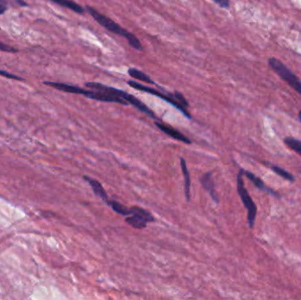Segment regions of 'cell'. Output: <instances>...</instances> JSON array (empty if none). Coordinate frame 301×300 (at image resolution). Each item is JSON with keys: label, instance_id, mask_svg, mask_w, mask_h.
<instances>
[{"label": "cell", "instance_id": "cell-1", "mask_svg": "<svg viewBox=\"0 0 301 300\" xmlns=\"http://www.w3.org/2000/svg\"><path fill=\"white\" fill-rule=\"evenodd\" d=\"M85 11H88V13L98 22L99 25L107 29V31L124 38L126 41H128L130 46L133 48L134 50L143 51L144 48L141 41L134 34H132V32L128 31L126 28H122V26H120L118 23L114 22L113 19H110V17H107L103 13H100L94 7L85 6Z\"/></svg>", "mask_w": 301, "mask_h": 300}, {"label": "cell", "instance_id": "cell-2", "mask_svg": "<svg viewBox=\"0 0 301 300\" xmlns=\"http://www.w3.org/2000/svg\"><path fill=\"white\" fill-rule=\"evenodd\" d=\"M44 84H46L48 87H50V88L59 90V91L68 93V94H79V95H82V96L91 99V100H99V101H102V102L121 104L123 106L129 105V103L126 102L125 100H122L121 98L117 97L116 95L110 94V93L98 91V90H94V89L87 90V89L79 88L77 85L66 84V83H62V82L44 81Z\"/></svg>", "mask_w": 301, "mask_h": 300}, {"label": "cell", "instance_id": "cell-3", "mask_svg": "<svg viewBox=\"0 0 301 300\" xmlns=\"http://www.w3.org/2000/svg\"><path fill=\"white\" fill-rule=\"evenodd\" d=\"M127 84H129L131 88H134L136 90L144 92L146 94H152V95H154L156 97L162 99L166 102L171 104L172 106H175L176 109L179 110L180 112L182 113L183 116H185L187 118H192L191 114L188 111L189 104H188V100L184 97V95L182 93L178 91L171 93V92H166L165 90H164V92H160L158 89L150 88L147 85H144V84H140L138 82L133 81V80L127 81Z\"/></svg>", "mask_w": 301, "mask_h": 300}, {"label": "cell", "instance_id": "cell-4", "mask_svg": "<svg viewBox=\"0 0 301 300\" xmlns=\"http://www.w3.org/2000/svg\"><path fill=\"white\" fill-rule=\"evenodd\" d=\"M85 87L88 88H90V89H94V90H98V91H102L114 94L117 97L125 100L126 102L129 103V105L135 106L136 109L140 110L144 114H146L152 118L157 119V116L155 115V113L153 110H150L144 102H142L141 100H138V98L135 97L134 95L128 94L125 91H122V90H120L118 88H112V87L106 85V84H101V83H97V82H88V83H85Z\"/></svg>", "mask_w": 301, "mask_h": 300}, {"label": "cell", "instance_id": "cell-5", "mask_svg": "<svg viewBox=\"0 0 301 300\" xmlns=\"http://www.w3.org/2000/svg\"><path fill=\"white\" fill-rule=\"evenodd\" d=\"M243 175H244V169H241L237 175V191H238L239 197H241L242 203L248 211L247 216H248V226L249 228L253 229L256 214H257V206L254 203L247 188H245Z\"/></svg>", "mask_w": 301, "mask_h": 300}, {"label": "cell", "instance_id": "cell-6", "mask_svg": "<svg viewBox=\"0 0 301 300\" xmlns=\"http://www.w3.org/2000/svg\"><path fill=\"white\" fill-rule=\"evenodd\" d=\"M268 63L284 81L286 82L293 90L301 94V80L294 72H292V70L289 69L285 63L276 57L269 58Z\"/></svg>", "mask_w": 301, "mask_h": 300}, {"label": "cell", "instance_id": "cell-7", "mask_svg": "<svg viewBox=\"0 0 301 300\" xmlns=\"http://www.w3.org/2000/svg\"><path fill=\"white\" fill-rule=\"evenodd\" d=\"M133 212L132 215L127 216L125 221L127 224L132 225L133 228L144 229L146 227L147 223L154 222V216L152 213L141 207L133 206Z\"/></svg>", "mask_w": 301, "mask_h": 300}, {"label": "cell", "instance_id": "cell-8", "mask_svg": "<svg viewBox=\"0 0 301 300\" xmlns=\"http://www.w3.org/2000/svg\"><path fill=\"white\" fill-rule=\"evenodd\" d=\"M155 125L157 126L161 132H163L165 134L169 136L174 139L181 141L182 143L188 144H190L192 143V141L188 137H186L185 135L182 134V132L177 131L176 128H174L172 126L168 125L166 123H163V122H157V121L155 122Z\"/></svg>", "mask_w": 301, "mask_h": 300}, {"label": "cell", "instance_id": "cell-9", "mask_svg": "<svg viewBox=\"0 0 301 300\" xmlns=\"http://www.w3.org/2000/svg\"><path fill=\"white\" fill-rule=\"evenodd\" d=\"M201 184L203 185L204 189L207 191L212 200L216 203H220V198L217 194L216 189H215V184H214L213 179H212V174L211 173H206L204 174L200 178Z\"/></svg>", "mask_w": 301, "mask_h": 300}, {"label": "cell", "instance_id": "cell-10", "mask_svg": "<svg viewBox=\"0 0 301 300\" xmlns=\"http://www.w3.org/2000/svg\"><path fill=\"white\" fill-rule=\"evenodd\" d=\"M244 175L247 177V178L253 184L258 188V189H260V190L264 191V192H266V193H269V194L271 195L273 197H280V195L276 192V191L272 189L271 188H269L268 186H267L265 183H264V181L262 180V179L259 178L257 177L256 175L253 174V173L249 172V171H246L244 170Z\"/></svg>", "mask_w": 301, "mask_h": 300}, {"label": "cell", "instance_id": "cell-11", "mask_svg": "<svg viewBox=\"0 0 301 300\" xmlns=\"http://www.w3.org/2000/svg\"><path fill=\"white\" fill-rule=\"evenodd\" d=\"M83 178L91 186L94 195L100 198L101 200H103L105 203H107L109 201V196H107L106 190L104 189L103 186L100 184V182L95 179L90 178L88 176H83Z\"/></svg>", "mask_w": 301, "mask_h": 300}, {"label": "cell", "instance_id": "cell-12", "mask_svg": "<svg viewBox=\"0 0 301 300\" xmlns=\"http://www.w3.org/2000/svg\"><path fill=\"white\" fill-rule=\"evenodd\" d=\"M50 1L52 3L57 4L60 7H66L67 9L71 10L72 12L79 13V14H83L85 12V8L72 0H50Z\"/></svg>", "mask_w": 301, "mask_h": 300}, {"label": "cell", "instance_id": "cell-13", "mask_svg": "<svg viewBox=\"0 0 301 300\" xmlns=\"http://www.w3.org/2000/svg\"><path fill=\"white\" fill-rule=\"evenodd\" d=\"M181 167H182V175L184 179V193H185L186 199L188 202L190 201V175L187 167V163L183 158H181Z\"/></svg>", "mask_w": 301, "mask_h": 300}, {"label": "cell", "instance_id": "cell-14", "mask_svg": "<svg viewBox=\"0 0 301 300\" xmlns=\"http://www.w3.org/2000/svg\"><path fill=\"white\" fill-rule=\"evenodd\" d=\"M128 74L132 78H135L138 81L144 82V83H146V84L157 85V84L152 79L150 76H148L146 73H144V72H142V71L137 69V68H130V69H128Z\"/></svg>", "mask_w": 301, "mask_h": 300}, {"label": "cell", "instance_id": "cell-15", "mask_svg": "<svg viewBox=\"0 0 301 300\" xmlns=\"http://www.w3.org/2000/svg\"><path fill=\"white\" fill-rule=\"evenodd\" d=\"M106 203L113 209L114 211H116L117 214H120L122 216H130L133 212L132 207V208H128V207L122 205V203H118L116 201L109 200Z\"/></svg>", "mask_w": 301, "mask_h": 300}, {"label": "cell", "instance_id": "cell-16", "mask_svg": "<svg viewBox=\"0 0 301 300\" xmlns=\"http://www.w3.org/2000/svg\"><path fill=\"white\" fill-rule=\"evenodd\" d=\"M266 166H269L273 172L276 173V175L282 177L283 179H285L286 181H288L290 182H295V177L293 175L289 173L288 171H286V169L283 168L281 166H276V165H273V164H270V163H265Z\"/></svg>", "mask_w": 301, "mask_h": 300}, {"label": "cell", "instance_id": "cell-17", "mask_svg": "<svg viewBox=\"0 0 301 300\" xmlns=\"http://www.w3.org/2000/svg\"><path fill=\"white\" fill-rule=\"evenodd\" d=\"M284 142L291 150L294 151L295 153L301 155V140L292 137H286L284 139Z\"/></svg>", "mask_w": 301, "mask_h": 300}, {"label": "cell", "instance_id": "cell-18", "mask_svg": "<svg viewBox=\"0 0 301 300\" xmlns=\"http://www.w3.org/2000/svg\"><path fill=\"white\" fill-rule=\"evenodd\" d=\"M0 76H2L4 78H9V79H14L17 81H25L26 79L22 77L19 76L15 75L13 73H10V72H7V71H4V70L0 69Z\"/></svg>", "mask_w": 301, "mask_h": 300}, {"label": "cell", "instance_id": "cell-19", "mask_svg": "<svg viewBox=\"0 0 301 300\" xmlns=\"http://www.w3.org/2000/svg\"><path fill=\"white\" fill-rule=\"evenodd\" d=\"M0 51H4V52H7V53H19V50L0 41Z\"/></svg>", "mask_w": 301, "mask_h": 300}, {"label": "cell", "instance_id": "cell-20", "mask_svg": "<svg viewBox=\"0 0 301 300\" xmlns=\"http://www.w3.org/2000/svg\"><path fill=\"white\" fill-rule=\"evenodd\" d=\"M214 3L224 9H228L230 7V0H212Z\"/></svg>", "mask_w": 301, "mask_h": 300}, {"label": "cell", "instance_id": "cell-21", "mask_svg": "<svg viewBox=\"0 0 301 300\" xmlns=\"http://www.w3.org/2000/svg\"><path fill=\"white\" fill-rule=\"evenodd\" d=\"M7 11V2L5 0H0V15H2Z\"/></svg>", "mask_w": 301, "mask_h": 300}, {"label": "cell", "instance_id": "cell-22", "mask_svg": "<svg viewBox=\"0 0 301 300\" xmlns=\"http://www.w3.org/2000/svg\"><path fill=\"white\" fill-rule=\"evenodd\" d=\"M298 119H299V122H301V110L298 112Z\"/></svg>", "mask_w": 301, "mask_h": 300}]
</instances>
